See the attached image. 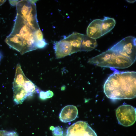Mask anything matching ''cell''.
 <instances>
[{"mask_svg": "<svg viewBox=\"0 0 136 136\" xmlns=\"http://www.w3.org/2000/svg\"><path fill=\"white\" fill-rule=\"evenodd\" d=\"M6 1L5 0H0V6L2 5Z\"/></svg>", "mask_w": 136, "mask_h": 136, "instance_id": "cell-22", "label": "cell"}, {"mask_svg": "<svg viewBox=\"0 0 136 136\" xmlns=\"http://www.w3.org/2000/svg\"><path fill=\"white\" fill-rule=\"evenodd\" d=\"M66 136H97V135L87 122L79 121L68 128Z\"/></svg>", "mask_w": 136, "mask_h": 136, "instance_id": "cell-7", "label": "cell"}, {"mask_svg": "<svg viewBox=\"0 0 136 136\" xmlns=\"http://www.w3.org/2000/svg\"><path fill=\"white\" fill-rule=\"evenodd\" d=\"M54 95L53 92L49 90L46 92L41 91L39 93V97L43 100L52 97Z\"/></svg>", "mask_w": 136, "mask_h": 136, "instance_id": "cell-17", "label": "cell"}, {"mask_svg": "<svg viewBox=\"0 0 136 136\" xmlns=\"http://www.w3.org/2000/svg\"><path fill=\"white\" fill-rule=\"evenodd\" d=\"M53 47L57 59L63 58L72 54L71 44L65 38L60 41L54 42Z\"/></svg>", "mask_w": 136, "mask_h": 136, "instance_id": "cell-8", "label": "cell"}, {"mask_svg": "<svg viewBox=\"0 0 136 136\" xmlns=\"http://www.w3.org/2000/svg\"><path fill=\"white\" fill-rule=\"evenodd\" d=\"M36 31L17 14L12 31L5 41L10 47L23 54L38 49Z\"/></svg>", "mask_w": 136, "mask_h": 136, "instance_id": "cell-2", "label": "cell"}, {"mask_svg": "<svg viewBox=\"0 0 136 136\" xmlns=\"http://www.w3.org/2000/svg\"><path fill=\"white\" fill-rule=\"evenodd\" d=\"M27 78L24 74L20 64H18L16 67L15 77L13 83V86L22 84Z\"/></svg>", "mask_w": 136, "mask_h": 136, "instance_id": "cell-15", "label": "cell"}, {"mask_svg": "<svg viewBox=\"0 0 136 136\" xmlns=\"http://www.w3.org/2000/svg\"><path fill=\"white\" fill-rule=\"evenodd\" d=\"M97 44L96 39L84 35L82 42L80 51H89L94 49Z\"/></svg>", "mask_w": 136, "mask_h": 136, "instance_id": "cell-13", "label": "cell"}, {"mask_svg": "<svg viewBox=\"0 0 136 136\" xmlns=\"http://www.w3.org/2000/svg\"><path fill=\"white\" fill-rule=\"evenodd\" d=\"M50 129L52 131L53 136H63V131L62 127L58 126H51Z\"/></svg>", "mask_w": 136, "mask_h": 136, "instance_id": "cell-16", "label": "cell"}, {"mask_svg": "<svg viewBox=\"0 0 136 136\" xmlns=\"http://www.w3.org/2000/svg\"><path fill=\"white\" fill-rule=\"evenodd\" d=\"M84 35L74 32L65 38L71 43L72 47V54L80 51Z\"/></svg>", "mask_w": 136, "mask_h": 136, "instance_id": "cell-11", "label": "cell"}, {"mask_svg": "<svg viewBox=\"0 0 136 136\" xmlns=\"http://www.w3.org/2000/svg\"><path fill=\"white\" fill-rule=\"evenodd\" d=\"M36 35L38 41H41L43 39V34L40 29L36 31Z\"/></svg>", "mask_w": 136, "mask_h": 136, "instance_id": "cell-19", "label": "cell"}, {"mask_svg": "<svg viewBox=\"0 0 136 136\" xmlns=\"http://www.w3.org/2000/svg\"><path fill=\"white\" fill-rule=\"evenodd\" d=\"M78 113L77 109L75 106L67 105L62 109L59 114V118L62 122H69L76 119Z\"/></svg>", "mask_w": 136, "mask_h": 136, "instance_id": "cell-9", "label": "cell"}, {"mask_svg": "<svg viewBox=\"0 0 136 136\" xmlns=\"http://www.w3.org/2000/svg\"><path fill=\"white\" fill-rule=\"evenodd\" d=\"M102 20L97 19L92 21L88 26L86 30L87 35L89 37L96 39L101 35Z\"/></svg>", "mask_w": 136, "mask_h": 136, "instance_id": "cell-10", "label": "cell"}, {"mask_svg": "<svg viewBox=\"0 0 136 136\" xmlns=\"http://www.w3.org/2000/svg\"><path fill=\"white\" fill-rule=\"evenodd\" d=\"M16 5L17 14L36 30L40 29L37 18L35 3L30 1L21 0L18 1Z\"/></svg>", "mask_w": 136, "mask_h": 136, "instance_id": "cell-4", "label": "cell"}, {"mask_svg": "<svg viewBox=\"0 0 136 136\" xmlns=\"http://www.w3.org/2000/svg\"><path fill=\"white\" fill-rule=\"evenodd\" d=\"M102 20L101 25V36L104 35L111 30L115 26L116 21L113 18L105 17Z\"/></svg>", "mask_w": 136, "mask_h": 136, "instance_id": "cell-14", "label": "cell"}, {"mask_svg": "<svg viewBox=\"0 0 136 136\" xmlns=\"http://www.w3.org/2000/svg\"><path fill=\"white\" fill-rule=\"evenodd\" d=\"M47 44L48 43L45 40L43 39V40L37 42V47L38 49L42 48L45 47Z\"/></svg>", "mask_w": 136, "mask_h": 136, "instance_id": "cell-18", "label": "cell"}, {"mask_svg": "<svg viewBox=\"0 0 136 136\" xmlns=\"http://www.w3.org/2000/svg\"><path fill=\"white\" fill-rule=\"evenodd\" d=\"M110 49L130 59L133 63L136 59V38L126 37L114 45Z\"/></svg>", "mask_w": 136, "mask_h": 136, "instance_id": "cell-5", "label": "cell"}, {"mask_svg": "<svg viewBox=\"0 0 136 136\" xmlns=\"http://www.w3.org/2000/svg\"><path fill=\"white\" fill-rule=\"evenodd\" d=\"M88 62L98 66L120 69L127 68L133 63L129 58L119 54L110 49L90 58Z\"/></svg>", "mask_w": 136, "mask_h": 136, "instance_id": "cell-3", "label": "cell"}, {"mask_svg": "<svg viewBox=\"0 0 136 136\" xmlns=\"http://www.w3.org/2000/svg\"><path fill=\"white\" fill-rule=\"evenodd\" d=\"M3 56V55L1 53V52H0V61L2 58Z\"/></svg>", "mask_w": 136, "mask_h": 136, "instance_id": "cell-23", "label": "cell"}, {"mask_svg": "<svg viewBox=\"0 0 136 136\" xmlns=\"http://www.w3.org/2000/svg\"><path fill=\"white\" fill-rule=\"evenodd\" d=\"M10 3L12 5H16V4L18 2L17 1H9Z\"/></svg>", "mask_w": 136, "mask_h": 136, "instance_id": "cell-20", "label": "cell"}, {"mask_svg": "<svg viewBox=\"0 0 136 136\" xmlns=\"http://www.w3.org/2000/svg\"><path fill=\"white\" fill-rule=\"evenodd\" d=\"M114 72L106 80L104 86V92L112 99H131L136 96V72H120L110 68Z\"/></svg>", "mask_w": 136, "mask_h": 136, "instance_id": "cell-1", "label": "cell"}, {"mask_svg": "<svg viewBox=\"0 0 136 136\" xmlns=\"http://www.w3.org/2000/svg\"><path fill=\"white\" fill-rule=\"evenodd\" d=\"M116 113L119 123L123 126H130L135 121L136 109L131 105H124L119 107Z\"/></svg>", "mask_w": 136, "mask_h": 136, "instance_id": "cell-6", "label": "cell"}, {"mask_svg": "<svg viewBox=\"0 0 136 136\" xmlns=\"http://www.w3.org/2000/svg\"><path fill=\"white\" fill-rule=\"evenodd\" d=\"M13 101L16 105L22 104L29 96L23 84L13 87Z\"/></svg>", "mask_w": 136, "mask_h": 136, "instance_id": "cell-12", "label": "cell"}, {"mask_svg": "<svg viewBox=\"0 0 136 136\" xmlns=\"http://www.w3.org/2000/svg\"><path fill=\"white\" fill-rule=\"evenodd\" d=\"M6 131L3 130H0V136H3Z\"/></svg>", "mask_w": 136, "mask_h": 136, "instance_id": "cell-21", "label": "cell"}]
</instances>
